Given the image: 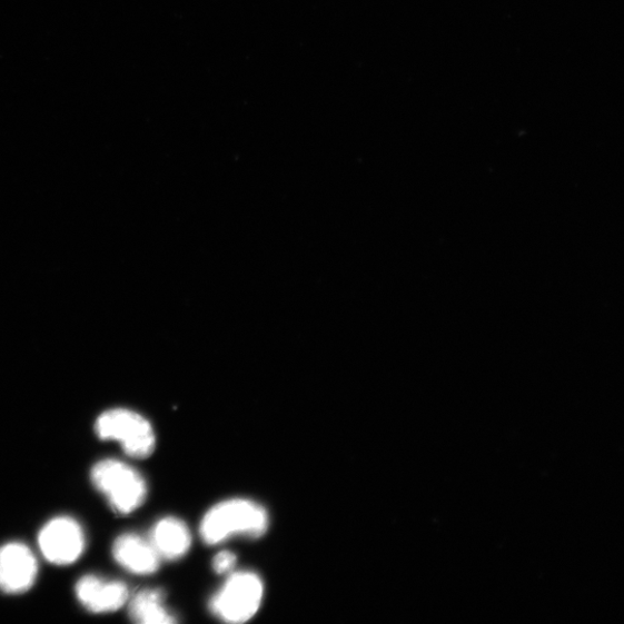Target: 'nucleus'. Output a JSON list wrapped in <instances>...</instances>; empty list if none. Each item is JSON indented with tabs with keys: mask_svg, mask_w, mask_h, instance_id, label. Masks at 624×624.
<instances>
[{
	"mask_svg": "<svg viewBox=\"0 0 624 624\" xmlns=\"http://www.w3.org/2000/svg\"><path fill=\"white\" fill-rule=\"evenodd\" d=\"M151 544L160 558L174 561L188 554L192 537L187 524L175 517L159 521L151 533Z\"/></svg>",
	"mask_w": 624,
	"mask_h": 624,
	"instance_id": "9",
	"label": "nucleus"
},
{
	"mask_svg": "<svg viewBox=\"0 0 624 624\" xmlns=\"http://www.w3.org/2000/svg\"><path fill=\"white\" fill-rule=\"evenodd\" d=\"M264 584L251 572L232 574L215 594L210 603L212 613L228 623H245L251 620L261 606Z\"/></svg>",
	"mask_w": 624,
	"mask_h": 624,
	"instance_id": "4",
	"label": "nucleus"
},
{
	"mask_svg": "<svg viewBox=\"0 0 624 624\" xmlns=\"http://www.w3.org/2000/svg\"><path fill=\"white\" fill-rule=\"evenodd\" d=\"M39 547L43 556L56 566H69L83 553L86 537L81 525L71 517L49 521L40 531Z\"/></svg>",
	"mask_w": 624,
	"mask_h": 624,
	"instance_id": "5",
	"label": "nucleus"
},
{
	"mask_svg": "<svg viewBox=\"0 0 624 624\" xmlns=\"http://www.w3.org/2000/svg\"><path fill=\"white\" fill-rule=\"evenodd\" d=\"M96 432L103 440L120 443L123 452L132 458L150 457L156 449L157 437L150 422L127 408L102 413L97 420Z\"/></svg>",
	"mask_w": 624,
	"mask_h": 624,
	"instance_id": "3",
	"label": "nucleus"
},
{
	"mask_svg": "<svg viewBox=\"0 0 624 624\" xmlns=\"http://www.w3.org/2000/svg\"><path fill=\"white\" fill-rule=\"evenodd\" d=\"M130 617L140 624H170L176 618L167 610L165 593L159 588L138 592L129 606Z\"/></svg>",
	"mask_w": 624,
	"mask_h": 624,
	"instance_id": "10",
	"label": "nucleus"
},
{
	"mask_svg": "<svg viewBox=\"0 0 624 624\" xmlns=\"http://www.w3.org/2000/svg\"><path fill=\"white\" fill-rule=\"evenodd\" d=\"M115 561L136 575H152L160 567V556L150 541L138 534L127 533L118 537L112 546Z\"/></svg>",
	"mask_w": 624,
	"mask_h": 624,
	"instance_id": "8",
	"label": "nucleus"
},
{
	"mask_svg": "<svg viewBox=\"0 0 624 624\" xmlns=\"http://www.w3.org/2000/svg\"><path fill=\"white\" fill-rule=\"evenodd\" d=\"M269 527V515L260 504L245 498L224 501L204 516L200 536L207 545H218L234 536L260 538Z\"/></svg>",
	"mask_w": 624,
	"mask_h": 624,
	"instance_id": "1",
	"label": "nucleus"
},
{
	"mask_svg": "<svg viewBox=\"0 0 624 624\" xmlns=\"http://www.w3.org/2000/svg\"><path fill=\"white\" fill-rule=\"evenodd\" d=\"M91 481L117 514L129 515L136 512L147 496L142 475L120 460L105 459L97 463L91 471Z\"/></svg>",
	"mask_w": 624,
	"mask_h": 624,
	"instance_id": "2",
	"label": "nucleus"
},
{
	"mask_svg": "<svg viewBox=\"0 0 624 624\" xmlns=\"http://www.w3.org/2000/svg\"><path fill=\"white\" fill-rule=\"evenodd\" d=\"M79 603L96 614L121 610L130 597L129 587L123 582L106 581L95 575L80 578L76 585Z\"/></svg>",
	"mask_w": 624,
	"mask_h": 624,
	"instance_id": "7",
	"label": "nucleus"
},
{
	"mask_svg": "<svg viewBox=\"0 0 624 624\" xmlns=\"http://www.w3.org/2000/svg\"><path fill=\"white\" fill-rule=\"evenodd\" d=\"M39 573L36 555L21 543L0 547V591L21 594L31 588Z\"/></svg>",
	"mask_w": 624,
	"mask_h": 624,
	"instance_id": "6",
	"label": "nucleus"
},
{
	"mask_svg": "<svg viewBox=\"0 0 624 624\" xmlns=\"http://www.w3.org/2000/svg\"><path fill=\"white\" fill-rule=\"evenodd\" d=\"M237 557L229 551L219 553L214 559V569L219 575H225L231 572L235 567Z\"/></svg>",
	"mask_w": 624,
	"mask_h": 624,
	"instance_id": "11",
	"label": "nucleus"
}]
</instances>
